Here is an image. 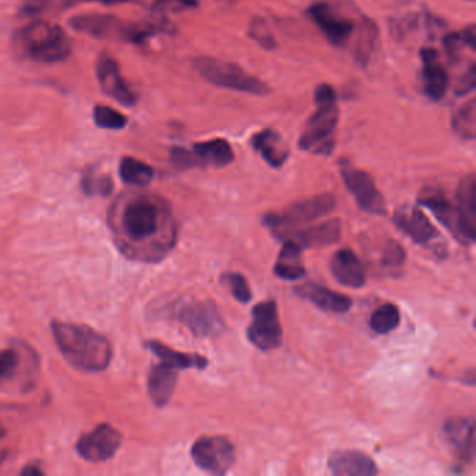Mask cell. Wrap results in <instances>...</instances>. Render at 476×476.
<instances>
[{
  "mask_svg": "<svg viewBox=\"0 0 476 476\" xmlns=\"http://www.w3.org/2000/svg\"><path fill=\"white\" fill-rule=\"evenodd\" d=\"M115 245L124 258L157 263L177 243V222L167 200L150 193H124L108 211Z\"/></svg>",
  "mask_w": 476,
  "mask_h": 476,
  "instance_id": "cell-1",
  "label": "cell"
},
{
  "mask_svg": "<svg viewBox=\"0 0 476 476\" xmlns=\"http://www.w3.org/2000/svg\"><path fill=\"white\" fill-rule=\"evenodd\" d=\"M52 334L66 362L77 370L99 373L111 363V343L91 327L55 320Z\"/></svg>",
  "mask_w": 476,
  "mask_h": 476,
  "instance_id": "cell-2",
  "label": "cell"
},
{
  "mask_svg": "<svg viewBox=\"0 0 476 476\" xmlns=\"http://www.w3.org/2000/svg\"><path fill=\"white\" fill-rule=\"evenodd\" d=\"M14 46L24 58L38 63L62 62L72 51L62 27L45 21H36L17 31Z\"/></svg>",
  "mask_w": 476,
  "mask_h": 476,
  "instance_id": "cell-3",
  "label": "cell"
},
{
  "mask_svg": "<svg viewBox=\"0 0 476 476\" xmlns=\"http://www.w3.org/2000/svg\"><path fill=\"white\" fill-rule=\"evenodd\" d=\"M69 24L73 30L99 40L128 41L133 44H143L161 30V26L155 24L131 23L108 14H82L70 19Z\"/></svg>",
  "mask_w": 476,
  "mask_h": 476,
  "instance_id": "cell-4",
  "label": "cell"
},
{
  "mask_svg": "<svg viewBox=\"0 0 476 476\" xmlns=\"http://www.w3.org/2000/svg\"><path fill=\"white\" fill-rule=\"evenodd\" d=\"M193 65L202 79L221 89L235 90L251 95H267L271 92L270 87L266 83L255 75H249L235 63L202 56L197 58Z\"/></svg>",
  "mask_w": 476,
  "mask_h": 476,
  "instance_id": "cell-5",
  "label": "cell"
},
{
  "mask_svg": "<svg viewBox=\"0 0 476 476\" xmlns=\"http://www.w3.org/2000/svg\"><path fill=\"white\" fill-rule=\"evenodd\" d=\"M336 199L333 194H319L302 202H294L282 212H271L263 217V224L274 232L278 238L284 239L288 234L309 222L323 218L333 211Z\"/></svg>",
  "mask_w": 476,
  "mask_h": 476,
  "instance_id": "cell-6",
  "label": "cell"
},
{
  "mask_svg": "<svg viewBox=\"0 0 476 476\" xmlns=\"http://www.w3.org/2000/svg\"><path fill=\"white\" fill-rule=\"evenodd\" d=\"M339 121V111L336 104L317 105L316 112L307 121L299 147L304 151L329 155L334 150V136Z\"/></svg>",
  "mask_w": 476,
  "mask_h": 476,
  "instance_id": "cell-7",
  "label": "cell"
},
{
  "mask_svg": "<svg viewBox=\"0 0 476 476\" xmlns=\"http://www.w3.org/2000/svg\"><path fill=\"white\" fill-rule=\"evenodd\" d=\"M249 341L260 351H274L282 344V327L274 300H266L251 310Z\"/></svg>",
  "mask_w": 476,
  "mask_h": 476,
  "instance_id": "cell-8",
  "label": "cell"
},
{
  "mask_svg": "<svg viewBox=\"0 0 476 476\" xmlns=\"http://www.w3.org/2000/svg\"><path fill=\"white\" fill-rule=\"evenodd\" d=\"M394 222L417 245L426 246L440 258L446 256V246L441 242L440 234L421 209L415 206L401 207L395 211Z\"/></svg>",
  "mask_w": 476,
  "mask_h": 476,
  "instance_id": "cell-9",
  "label": "cell"
},
{
  "mask_svg": "<svg viewBox=\"0 0 476 476\" xmlns=\"http://www.w3.org/2000/svg\"><path fill=\"white\" fill-rule=\"evenodd\" d=\"M192 458L202 470L221 475L228 472L235 463V447L226 437H200L193 444Z\"/></svg>",
  "mask_w": 476,
  "mask_h": 476,
  "instance_id": "cell-10",
  "label": "cell"
},
{
  "mask_svg": "<svg viewBox=\"0 0 476 476\" xmlns=\"http://www.w3.org/2000/svg\"><path fill=\"white\" fill-rule=\"evenodd\" d=\"M177 319L197 337H216L226 327L217 305L212 300H192L180 305Z\"/></svg>",
  "mask_w": 476,
  "mask_h": 476,
  "instance_id": "cell-11",
  "label": "cell"
},
{
  "mask_svg": "<svg viewBox=\"0 0 476 476\" xmlns=\"http://www.w3.org/2000/svg\"><path fill=\"white\" fill-rule=\"evenodd\" d=\"M341 175L361 210L373 216H385V197L376 187L375 179L368 172L351 167L349 163H341Z\"/></svg>",
  "mask_w": 476,
  "mask_h": 476,
  "instance_id": "cell-12",
  "label": "cell"
},
{
  "mask_svg": "<svg viewBox=\"0 0 476 476\" xmlns=\"http://www.w3.org/2000/svg\"><path fill=\"white\" fill-rule=\"evenodd\" d=\"M122 444V434L111 424H102L80 437L75 450L90 463H104L116 454Z\"/></svg>",
  "mask_w": 476,
  "mask_h": 476,
  "instance_id": "cell-13",
  "label": "cell"
},
{
  "mask_svg": "<svg viewBox=\"0 0 476 476\" xmlns=\"http://www.w3.org/2000/svg\"><path fill=\"white\" fill-rule=\"evenodd\" d=\"M307 14L333 45H345L351 36H353V21L346 20L344 17L337 16L333 9L329 4H323V2L312 4L307 9Z\"/></svg>",
  "mask_w": 476,
  "mask_h": 476,
  "instance_id": "cell-14",
  "label": "cell"
},
{
  "mask_svg": "<svg viewBox=\"0 0 476 476\" xmlns=\"http://www.w3.org/2000/svg\"><path fill=\"white\" fill-rule=\"evenodd\" d=\"M97 77H99L102 91L112 99L124 107L136 104V95L122 77L118 63L115 62L114 58L108 55L99 56V62H97Z\"/></svg>",
  "mask_w": 476,
  "mask_h": 476,
  "instance_id": "cell-15",
  "label": "cell"
},
{
  "mask_svg": "<svg viewBox=\"0 0 476 476\" xmlns=\"http://www.w3.org/2000/svg\"><path fill=\"white\" fill-rule=\"evenodd\" d=\"M419 55L424 65L422 80L424 94L433 101H440L450 85L448 73L440 63V53L434 48H422Z\"/></svg>",
  "mask_w": 476,
  "mask_h": 476,
  "instance_id": "cell-16",
  "label": "cell"
},
{
  "mask_svg": "<svg viewBox=\"0 0 476 476\" xmlns=\"http://www.w3.org/2000/svg\"><path fill=\"white\" fill-rule=\"evenodd\" d=\"M456 202H458L456 212L460 217L464 241L466 245H471L475 241L476 232V180L473 173H470L461 180L456 193Z\"/></svg>",
  "mask_w": 476,
  "mask_h": 476,
  "instance_id": "cell-17",
  "label": "cell"
},
{
  "mask_svg": "<svg viewBox=\"0 0 476 476\" xmlns=\"http://www.w3.org/2000/svg\"><path fill=\"white\" fill-rule=\"evenodd\" d=\"M422 206L427 207L433 212L439 221L446 226L448 231L456 236L461 243H465L464 241L463 229H461L460 217L456 212V207L451 204L450 200L447 199L441 190L427 189L422 193V197L419 199Z\"/></svg>",
  "mask_w": 476,
  "mask_h": 476,
  "instance_id": "cell-18",
  "label": "cell"
},
{
  "mask_svg": "<svg viewBox=\"0 0 476 476\" xmlns=\"http://www.w3.org/2000/svg\"><path fill=\"white\" fill-rule=\"evenodd\" d=\"M329 468L339 476H373L378 472L377 465L368 454L353 450L334 453L329 456Z\"/></svg>",
  "mask_w": 476,
  "mask_h": 476,
  "instance_id": "cell-19",
  "label": "cell"
},
{
  "mask_svg": "<svg viewBox=\"0 0 476 476\" xmlns=\"http://www.w3.org/2000/svg\"><path fill=\"white\" fill-rule=\"evenodd\" d=\"M473 421L470 417H454L448 419L444 424V434L454 453L460 456L463 461H472L475 454V433Z\"/></svg>",
  "mask_w": 476,
  "mask_h": 476,
  "instance_id": "cell-20",
  "label": "cell"
},
{
  "mask_svg": "<svg viewBox=\"0 0 476 476\" xmlns=\"http://www.w3.org/2000/svg\"><path fill=\"white\" fill-rule=\"evenodd\" d=\"M329 268L334 278L344 287L362 288L365 285L366 274L362 263L351 249L337 251Z\"/></svg>",
  "mask_w": 476,
  "mask_h": 476,
  "instance_id": "cell-21",
  "label": "cell"
},
{
  "mask_svg": "<svg viewBox=\"0 0 476 476\" xmlns=\"http://www.w3.org/2000/svg\"><path fill=\"white\" fill-rule=\"evenodd\" d=\"M297 294L312 302L319 309L331 312V313H346L353 306V300L345 295L338 294L336 290H329L323 285L313 284V282L300 285L297 288Z\"/></svg>",
  "mask_w": 476,
  "mask_h": 476,
  "instance_id": "cell-22",
  "label": "cell"
},
{
  "mask_svg": "<svg viewBox=\"0 0 476 476\" xmlns=\"http://www.w3.org/2000/svg\"><path fill=\"white\" fill-rule=\"evenodd\" d=\"M178 383V369L160 362L151 368L148 375V394L157 407L163 408L171 401Z\"/></svg>",
  "mask_w": 476,
  "mask_h": 476,
  "instance_id": "cell-23",
  "label": "cell"
},
{
  "mask_svg": "<svg viewBox=\"0 0 476 476\" xmlns=\"http://www.w3.org/2000/svg\"><path fill=\"white\" fill-rule=\"evenodd\" d=\"M192 153L196 167H228L235 158L231 144L226 139H212L194 144Z\"/></svg>",
  "mask_w": 476,
  "mask_h": 476,
  "instance_id": "cell-24",
  "label": "cell"
},
{
  "mask_svg": "<svg viewBox=\"0 0 476 476\" xmlns=\"http://www.w3.org/2000/svg\"><path fill=\"white\" fill-rule=\"evenodd\" d=\"M251 146L258 153H260L263 160L273 168L282 167L290 157L287 144L284 143L277 131H271V129H265V131L256 133L251 138Z\"/></svg>",
  "mask_w": 476,
  "mask_h": 476,
  "instance_id": "cell-25",
  "label": "cell"
},
{
  "mask_svg": "<svg viewBox=\"0 0 476 476\" xmlns=\"http://www.w3.org/2000/svg\"><path fill=\"white\" fill-rule=\"evenodd\" d=\"M302 250L304 248L294 239L285 238L284 245L275 261V275L285 281H297L304 277L306 268L304 266Z\"/></svg>",
  "mask_w": 476,
  "mask_h": 476,
  "instance_id": "cell-26",
  "label": "cell"
},
{
  "mask_svg": "<svg viewBox=\"0 0 476 476\" xmlns=\"http://www.w3.org/2000/svg\"><path fill=\"white\" fill-rule=\"evenodd\" d=\"M339 236H341V222L339 219H333L320 226H310L309 229L290 232L285 238L294 239L305 249L331 245L338 241Z\"/></svg>",
  "mask_w": 476,
  "mask_h": 476,
  "instance_id": "cell-27",
  "label": "cell"
},
{
  "mask_svg": "<svg viewBox=\"0 0 476 476\" xmlns=\"http://www.w3.org/2000/svg\"><path fill=\"white\" fill-rule=\"evenodd\" d=\"M146 348L150 349L154 355L160 358L161 362L167 363L172 368L182 369H204L207 366V359L197 353H185L175 351L170 346L163 345L160 341H148Z\"/></svg>",
  "mask_w": 476,
  "mask_h": 476,
  "instance_id": "cell-28",
  "label": "cell"
},
{
  "mask_svg": "<svg viewBox=\"0 0 476 476\" xmlns=\"http://www.w3.org/2000/svg\"><path fill=\"white\" fill-rule=\"evenodd\" d=\"M119 175L126 185L144 187L150 185L153 180L154 170L143 161L124 157L119 165Z\"/></svg>",
  "mask_w": 476,
  "mask_h": 476,
  "instance_id": "cell-29",
  "label": "cell"
},
{
  "mask_svg": "<svg viewBox=\"0 0 476 476\" xmlns=\"http://www.w3.org/2000/svg\"><path fill=\"white\" fill-rule=\"evenodd\" d=\"M451 126L456 136L464 140H473L476 134V101L470 99L456 109L451 118Z\"/></svg>",
  "mask_w": 476,
  "mask_h": 476,
  "instance_id": "cell-30",
  "label": "cell"
},
{
  "mask_svg": "<svg viewBox=\"0 0 476 476\" xmlns=\"http://www.w3.org/2000/svg\"><path fill=\"white\" fill-rule=\"evenodd\" d=\"M377 41V27L370 20H362L359 27L358 40L355 46V60L359 65L368 66L369 60H372Z\"/></svg>",
  "mask_w": 476,
  "mask_h": 476,
  "instance_id": "cell-31",
  "label": "cell"
},
{
  "mask_svg": "<svg viewBox=\"0 0 476 476\" xmlns=\"http://www.w3.org/2000/svg\"><path fill=\"white\" fill-rule=\"evenodd\" d=\"M400 309L395 305L385 304L373 312L370 317V329L377 334L392 333L400 324Z\"/></svg>",
  "mask_w": 476,
  "mask_h": 476,
  "instance_id": "cell-32",
  "label": "cell"
},
{
  "mask_svg": "<svg viewBox=\"0 0 476 476\" xmlns=\"http://www.w3.org/2000/svg\"><path fill=\"white\" fill-rule=\"evenodd\" d=\"M92 116L99 128L108 129V131H121L128 123V118L124 115L107 105H97Z\"/></svg>",
  "mask_w": 476,
  "mask_h": 476,
  "instance_id": "cell-33",
  "label": "cell"
},
{
  "mask_svg": "<svg viewBox=\"0 0 476 476\" xmlns=\"http://www.w3.org/2000/svg\"><path fill=\"white\" fill-rule=\"evenodd\" d=\"M21 361L23 356L13 346L0 351V385L13 380L20 369Z\"/></svg>",
  "mask_w": 476,
  "mask_h": 476,
  "instance_id": "cell-34",
  "label": "cell"
},
{
  "mask_svg": "<svg viewBox=\"0 0 476 476\" xmlns=\"http://www.w3.org/2000/svg\"><path fill=\"white\" fill-rule=\"evenodd\" d=\"M82 187L89 196H109L114 190V183L107 175H99L90 171L83 177Z\"/></svg>",
  "mask_w": 476,
  "mask_h": 476,
  "instance_id": "cell-35",
  "label": "cell"
},
{
  "mask_svg": "<svg viewBox=\"0 0 476 476\" xmlns=\"http://www.w3.org/2000/svg\"><path fill=\"white\" fill-rule=\"evenodd\" d=\"M224 281L231 290L232 297L235 298L241 304H248L251 299V290L249 287L248 280L238 273L224 275Z\"/></svg>",
  "mask_w": 476,
  "mask_h": 476,
  "instance_id": "cell-36",
  "label": "cell"
},
{
  "mask_svg": "<svg viewBox=\"0 0 476 476\" xmlns=\"http://www.w3.org/2000/svg\"><path fill=\"white\" fill-rule=\"evenodd\" d=\"M405 258L407 256H405L404 248L398 242L388 241L385 243L382 253V265L385 267H400L404 265Z\"/></svg>",
  "mask_w": 476,
  "mask_h": 476,
  "instance_id": "cell-37",
  "label": "cell"
},
{
  "mask_svg": "<svg viewBox=\"0 0 476 476\" xmlns=\"http://www.w3.org/2000/svg\"><path fill=\"white\" fill-rule=\"evenodd\" d=\"M250 36L256 43L260 44L265 50H274L275 45H277L274 38H273L270 31H268L267 24H266V21L260 20V19H256L251 23Z\"/></svg>",
  "mask_w": 476,
  "mask_h": 476,
  "instance_id": "cell-38",
  "label": "cell"
},
{
  "mask_svg": "<svg viewBox=\"0 0 476 476\" xmlns=\"http://www.w3.org/2000/svg\"><path fill=\"white\" fill-rule=\"evenodd\" d=\"M197 6V0H154V13H170V12H182Z\"/></svg>",
  "mask_w": 476,
  "mask_h": 476,
  "instance_id": "cell-39",
  "label": "cell"
},
{
  "mask_svg": "<svg viewBox=\"0 0 476 476\" xmlns=\"http://www.w3.org/2000/svg\"><path fill=\"white\" fill-rule=\"evenodd\" d=\"M443 44L444 50H446L447 55L450 56L451 60H456L460 56L463 46H466L461 33L448 34V36H444Z\"/></svg>",
  "mask_w": 476,
  "mask_h": 476,
  "instance_id": "cell-40",
  "label": "cell"
},
{
  "mask_svg": "<svg viewBox=\"0 0 476 476\" xmlns=\"http://www.w3.org/2000/svg\"><path fill=\"white\" fill-rule=\"evenodd\" d=\"M475 84H476V69L475 65L473 63H471L470 67H468V70H466L465 75L461 77L460 80H458V83H456V95H460V97H463V95L468 94V92H472L473 90H475Z\"/></svg>",
  "mask_w": 476,
  "mask_h": 476,
  "instance_id": "cell-41",
  "label": "cell"
},
{
  "mask_svg": "<svg viewBox=\"0 0 476 476\" xmlns=\"http://www.w3.org/2000/svg\"><path fill=\"white\" fill-rule=\"evenodd\" d=\"M48 4H50V0H26L19 13L21 17H34L45 11Z\"/></svg>",
  "mask_w": 476,
  "mask_h": 476,
  "instance_id": "cell-42",
  "label": "cell"
},
{
  "mask_svg": "<svg viewBox=\"0 0 476 476\" xmlns=\"http://www.w3.org/2000/svg\"><path fill=\"white\" fill-rule=\"evenodd\" d=\"M314 102L316 105L336 104L337 94L333 87L329 84L317 85L316 91H314Z\"/></svg>",
  "mask_w": 476,
  "mask_h": 476,
  "instance_id": "cell-43",
  "label": "cell"
},
{
  "mask_svg": "<svg viewBox=\"0 0 476 476\" xmlns=\"http://www.w3.org/2000/svg\"><path fill=\"white\" fill-rule=\"evenodd\" d=\"M90 2H99V4L114 6V4H126L129 0H63V4L66 7H73L80 4H90Z\"/></svg>",
  "mask_w": 476,
  "mask_h": 476,
  "instance_id": "cell-44",
  "label": "cell"
},
{
  "mask_svg": "<svg viewBox=\"0 0 476 476\" xmlns=\"http://www.w3.org/2000/svg\"><path fill=\"white\" fill-rule=\"evenodd\" d=\"M463 34L464 41H465L466 46H470L471 50L475 51L476 48V31L475 24H471L470 27H466L465 30L461 31Z\"/></svg>",
  "mask_w": 476,
  "mask_h": 476,
  "instance_id": "cell-45",
  "label": "cell"
},
{
  "mask_svg": "<svg viewBox=\"0 0 476 476\" xmlns=\"http://www.w3.org/2000/svg\"><path fill=\"white\" fill-rule=\"evenodd\" d=\"M21 473L23 475H43V471L38 468V465H28Z\"/></svg>",
  "mask_w": 476,
  "mask_h": 476,
  "instance_id": "cell-46",
  "label": "cell"
},
{
  "mask_svg": "<svg viewBox=\"0 0 476 476\" xmlns=\"http://www.w3.org/2000/svg\"><path fill=\"white\" fill-rule=\"evenodd\" d=\"M4 437H6V431H4V427L0 424V441H4Z\"/></svg>",
  "mask_w": 476,
  "mask_h": 476,
  "instance_id": "cell-47",
  "label": "cell"
},
{
  "mask_svg": "<svg viewBox=\"0 0 476 476\" xmlns=\"http://www.w3.org/2000/svg\"><path fill=\"white\" fill-rule=\"evenodd\" d=\"M468 2H473V0H468Z\"/></svg>",
  "mask_w": 476,
  "mask_h": 476,
  "instance_id": "cell-48",
  "label": "cell"
}]
</instances>
